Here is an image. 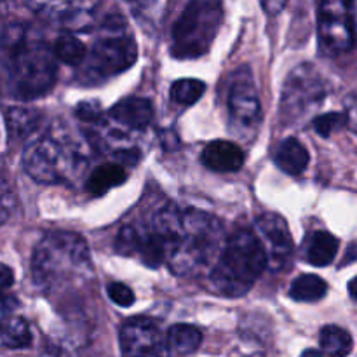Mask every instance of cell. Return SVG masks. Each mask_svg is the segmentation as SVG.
<instances>
[{
    "instance_id": "obj_13",
    "label": "cell",
    "mask_w": 357,
    "mask_h": 357,
    "mask_svg": "<svg viewBox=\"0 0 357 357\" xmlns=\"http://www.w3.org/2000/svg\"><path fill=\"white\" fill-rule=\"evenodd\" d=\"M257 237L267 255V265L272 271H281L293 255V241L288 223L275 213H264L255 222Z\"/></svg>"
},
{
    "instance_id": "obj_18",
    "label": "cell",
    "mask_w": 357,
    "mask_h": 357,
    "mask_svg": "<svg viewBox=\"0 0 357 357\" xmlns=\"http://www.w3.org/2000/svg\"><path fill=\"white\" fill-rule=\"evenodd\" d=\"M275 164L286 174L298 176L309 166V152L298 139L288 138L279 145L278 152H275Z\"/></svg>"
},
{
    "instance_id": "obj_23",
    "label": "cell",
    "mask_w": 357,
    "mask_h": 357,
    "mask_svg": "<svg viewBox=\"0 0 357 357\" xmlns=\"http://www.w3.org/2000/svg\"><path fill=\"white\" fill-rule=\"evenodd\" d=\"M328 284L324 282V279H321L319 275L314 274H305L300 275L298 279H295V282L289 288V296L296 302H319L321 298L326 296Z\"/></svg>"
},
{
    "instance_id": "obj_34",
    "label": "cell",
    "mask_w": 357,
    "mask_h": 357,
    "mask_svg": "<svg viewBox=\"0 0 357 357\" xmlns=\"http://www.w3.org/2000/svg\"><path fill=\"white\" fill-rule=\"evenodd\" d=\"M351 13H352V21H354V35H356V42H357V2L351 6Z\"/></svg>"
},
{
    "instance_id": "obj_28",
    "label": "cell",
    "mask_w": 357,
    "mask_h": 357,
    "mask_svg": "<svg viewBox=\"0 0 357 357\" xmlns=\"http://www.w3.org/2000/svg\"><path fill=\"white\" fill-rule=\"evenodd\" d=\"M14 282V274L7 265H0V321L6 319L9 316V310L13 307H9L13 303V300L6 298V291L13 286Z\"/></svg>"
},
{
    "instance_id": "obj_32",
    "label": "cell",
    "mask_w": 357,
    "mask_h": 357,
    "mask_svg": "<svg viewBox=\"0 0 357 357\" xmlns=\"http://www.w3.org/2000/svg\"><path fill=\"white\" fill-rule=\"evenodd\" d=\"M345 117H347V126L352 131L357 132V94H351L345 100Z\"/></svg>"
},
{
    "instance_id": "obj_15",
    "label": "cell",
    "mask_w": 357,
    "mask_h": 357,
    "mask_svg": "<svg viewBox=\"0 0 357 357\" xmlns=\"http://www.w3.org/2000/svg\"><path fill=\"white\" fill-rule=\"evenodd\" d=\"M202 162L206 167L218 173L239 171L244 164V152L239 145L232 142L216 139L211 142L202 152Z\"/></svg>"
},
{
    "instance_id": "obj_9",
    "label": "cell",
    "mask_w": 357,
    "mask_h": 357,
    "mask_svg": "<svg viewBox=\"0 0 357 357\" xmlns=\"http://www.w3.org/2000/svg\"><path fill=\"white\" fill-rule=\"evenodd\" d=\"M317 30L323 49L330 54L351 51L356 44L351 6L344 2H323L317 14Z\"/></svg>"
},
{
    "instance_id": "obj_19",
    "label": "cell",
    "mask_w": 357,
    "mask_h": 357,
    "mask_svg": "<svg viewBox=\"0 0 357 357\" xmlns=\"http://www.w3.org/2000/svg\"><path fill=\"white\" fill-rule=\"evenodd\" d=\"M126 180H128V173H126L124 166H121V164H103V166L96 167L91 173L89 180H87V190L93 195H103L110 188L124 183Z\"/></svg>"
},
{
    "instance_id": "obj_26",
    "label": "cell",
    "mask_w": 357,
    "mask_h": 357,
    "mask_svg": "<svg viewBox=\"0 0 357 357\" xmlns=\"http://www.w3.org/2000/svg\"><path fill=\"white\" fill-rule=\"evenodd\" d=\"M206 84L197 79H180L171 86V98L178 105H194L202 98Z\"/></svg>"
},
{
    "instance_id": "obj_29",
    "label": "cell",
    "mask_w": 357,
    "mask_h": 357,
    "mask_svg": "<svg viewBox=\"0 0 357 357\" xmlns=\"http://www.w3.org/2000/svg\"><path fill=\"white\" fill-rule=\"evenodd\" d=\"M108 296L114 303H117L119 307H131L135 303L136 296L132 293V289L129 286L122 284V282H112L108 286Z\"/></svg>"
},
{
    "instance_id": "obj_35",
    "label": "cell",
    "mask_w": 357,
    "mask_h": 357,
    "mask_svg": "<svg viewBox=\"0 0 357 357\" xmlns=\"http://www.w3.org/2000/svg\"><path fill=\"white\" fill-rule=\"evenodd\" d=\"M302 357H323V356H321V352L312 351V349H310V351H305V352H303Z\"/></svg>"
},
{
    "instance_id": "obj_6",
    "label": "cell",
    "mask_w": 357,
    "mask_h": 357,
    "mask_svg": "<svg viewBox=\"0 0 357 357\" xmlns=\"http://www.w3.org/2000/svg\"><path fill=\"white\" fill-rule=\"evenodd\" d=\"M136 59L138 47L128 24L121 16L107 17L93 49L82 63L79 79L86 84H100L131 68Z\"/></svg>"
},
{
    "instance_id": "obj_2",
    "label": "cell",
    "mask_w": 357,
    "mask_h": 357,
    "mask_svg": "<svg viewBox=\"0 0 357 357\" xmlns=\"http://www.w3.org/2000/svg\"><path fill=\"white\" fill-rule=\"evenodd\" d=\"M31 275L44 293H59L84 286L93 278L89 248L72 232H49L35 246Z\"/></svg>"
},
{
    "instance_id": "obj_17",
    "label": "cell",
    "mask_w": 357,
    "mask_h": 357,
    "mask_svg": "<svg viewBox=\"0 0 357 357\" xmlns=\"http://www.w3.org/2000/svg\"><path fill=\"white\" fill-rule=\"evenodd\" d=\"M305 260L312 267H328L338 251V239L330 232H312L303 243Z\"/></svg>"
},
{
    "instance_id": "obj_21",
    "label": "cell",
    "mask_w": 357,
    "mask_h": 357,
    "mask_svg": "<svg viewBox=\"0 0 357 357\" xmlns=\"http://www.w3.org/2000/svg\"><path fill=\"white\" fill-rule=\"evenodd\" d=\"M40 122V115L35 110L26 108H7L6 110V124L9 131L10 139H24L35 132Z\"/></svg>"
},
{
    "instance_id": "obj_4",
    "label": "cell",
    "mask_w": 357,
    "mask_h": 357,
    "mask_svg": "<svg viewBox=\"0 0 357 357\" xmlns=\"http://www.w3.org/2000/svg\"><path fill=\"white\" fill-rule=\"evenodd\" d=\"M267 267V255L257 234L239 230L227 241L209 281L216 293L243 296L250 291Z\"/></svg>"
},
{
    "instance_id": "obj_11",
    "label": "cell",
    "mask_w": 357,
    "mask_h": 357,
    "mask_svg": "<svg viewBox=\"0 0 357 357\" xmlns=\"http://www.w3.org/2000/svg\"><path fill=\"white\" fill-rule=\"evenodd\" d=\"M121 349L126 357H171L167 338L145 317L129 319L121 328Z\"/></svg>"
},
{
    "instance_id": "obj_3",
    "label": "cell",
    "mask_w": 357,
    "mask_h": 357,
    "mask_svg": "<svg viewBox=\"0 0 357 357\" xmlns=\"http://www.w3.org/2000/svg\"><path fill=\"white\" fill-rule=\"evenodd\" d=\"M86 164V146L65 128H51L28 143L23 153L24 171L38 183L72 180Z\"/></svg>"
},
{
    "instance_id": "obj_7",
    "label": "cell",
    "mask_w": 357,
    "mask_h": 357,
    "mask_svg": "<svg viewBox=\"0 0 357 357\" xmlns=\"http://www.w3.org/2000/svg\"><path fill=\"white\" fill-rule=\"evenodd\" d=\"M222 20L223 7L220 2L197 0L188 3L173 28L171 54L181 59L206 54L218 33Z\"/></svg>"
},
{
    "instance_id": "obj_22",
    "label": "cell",
    "mask_w": 357,
    "mask_h": 357,
    "mask_svg": "<svg viewBox=\"0 0 357 357\" xmlns=\"http://www.w3.org/2000/svg\"><path fill=\"white\" fill-rule=\"evenodd\" d=\"M166 338L169 347L180 354H192L202 344L201 330L192 324H174L173 328H169Z\"/></svg>"
},
{
    "instance_id": "obj_33",
    "label": "cell",
    "mask_w": 357,
    "mask_h": 357,
    "mask_svg": "<svg viewBox=\"0 0 357 357\" xmlns=\"http://www.w3.org/2000/svg\"><path fill=\"white\" fill-rule=\"evenodd\" d=\"M349 293H351L352 298L357 300V278H354L351 282H349Z\"/></svg>"
},
{
    "instance_id": "obj_31",
    "label": "cell",
    "mask_w": 357,
    "mask_h": 357,
    "mask_svg": "<svg viewBox=\"0 0 357 357\" xmlns=\"http://www.w3.org/2000/svg\"><path fill=\"white\" fill-rule=\"evenodd\" d=\"M77 117L82 119L84 122H96L101 117V108L100 105L89 101V103H80L77 107Z\"/></svg>"
},
{
    "instance_id": "obj_12",
    "label": "cell",
    "mask_w": 357,
    "mask_h": 357,
    "mask_svg": "<svg viewBox=\"0 0 357 357\" xmlns=\"http://www.w3.org/2000/svg\"><path fill=\"white\" fill-rule=\"evenodd\" d=\"M115 248L121 255L135 257L146 267H159L166 261V248L150 225H126L117 236Z\"/></svg>"
},
{
    "instance_id": "obj_20",
    "label": "cell",
    "mask_w": 357,
    "mask_h": 357,
    "mask_svg": "<svg viewBox=\"0 0 357 357\" xmlns=\"http://www.w3.org/2000/svg\"><path fill=\"white\" fill-rule=\"evenodd\" d=\"M0 342L9 349H26L31 345V330L26 319L7 316L0 321Z\"/></svg>"
},
{
    "instance_id": "obj_1",
    "label": "cell",
    "mask_w": 357,
    "mask_h": 357,
    "mask_svg": "<svg viewBox=\"0 0 357 357\" xmlns=\"http://www.w3.org/2000/svg\"><path fill=\"white\" fill-rule=\"evenodd\" d=\"M149 225L162 239L166 264L176 275H199L222 250L223 227L209 213L167 206L153 215Z\"/></svg>"
},
{
    "instance_id": "obj_16",
    "label": "cell",
    "mask_w": 357,
    "mask_h": 357,
    "mask_svg": "<svg viewBox=\"0 0 357 357\" xmlns=\"http://www.w3.org/2000/svg\"><path fill=\"white\" fill-rule=\"evenodd\" d=\"M110 117L131 129H145L153 119V107L145 98H126L110 108Z\"/></svg>"
},
{
    "instance_id": "obj_24",
    "label": "cell",
    "mask_w": 357,
    "mask_h": 357,
    "mask_svg": "<svg viewBox=\"0 0 357 357\" xmlns=\"http://www.w3.org/2000/svg\"><path fill=\"white\" fill-rule=\"evenodd\" d=\"M319 344L321 349L331 357H345L352 351V337L349 335V331L340 326H335V324L324 326L321 330Z\"/></svg>"
},
{
    "instance_id": "obj_25",
    "label": "cell",
    "mask_w": 357,
    "mask_h": 357,
    "mask_svg": "<svg viewBox=\"0 0 357 357\" xmlns=\"http://www.w3.org/2000/svg\"><path fill=\"white\" fill-rule=\"evenodd\" d=\"M52 52L56 58L61 59L63 63L72 66H79L86 61V45L79 37L72 33H61L54 42V49Z\"/></svg>"
},
{
    "instance_id": "obj_8",
    "label": "cell",
    "mask_w": 357,
    "mask_h": 357,
    "mask_svg": "<svg viewBox=\"0 0 357 357\" xmlns=\"http://www.w3.org/2000/svg\"><path fill=\"white\" fill-rule=\"evenodd\" d=\"M324 86L319 73L309 63L291 70L281 93V115L286 122H295L323 101Z\"/></svg>"
},
{
    "instance_id": "obj_14",
    "label": "cell",
    "mask_w": 357,
    "mask_h": 357,
    "mask_svg": "<svg viewBox=\"0 0 357 357\" xmlns=\"http://www.w3.org/2000/svg\"><path fill=\"white\" fill-rule=\"evenodd\" d=\"M35 10L52 21L82 30L93 21L94 3H31Z\"/></svg>"
},
{
    "instance_id": "obj_27",
    "label": "cell",
    "mask_w": 357,
    "mask_h": 357,
    "mask_svg": "<svg viewBox=\"0 0 357 357\" xmlns=\"http://www.w3.org/2000/svg\"><path fill=\"white\" fill-rule=\"evenodd\" d=\"M344 126H347V117H345L344 112H330V114L321 115V117L314 121V129L323 138H328V136H331L335 131L344 128Z\"/></svg>"
},
{
    "instance_id": "obj_30",
    "label": "cell",
    "mask_w": 357,
    "mask_h": 357,
    "mask_svg": "<svg viewBox=\"0 0 357 357\" xmlns=\"http://www.w3.org/2000/svg\"><path fill=\"white\" fill-rule=\"evenodd\" d=\"M14 206V197L13 192H10L9 185L3 178H0V225L7 222L10 211H13Z\"/></svg>"
},
{
    "instance_id": "obj_10",
    "label": "cell",
    "mask_w": 357,
    "mask_h": 357,
    "mask_svg": "<svg viewBox=\"0 0 357 357\" xmlns=\"http://www.w3.org/2000/svg\"><path fill=\"white\" fill-rule=\"evenodd\" d=\"M230 122L237 131L250 135L258 129L261 122V105L257 86L248 68H241L234 79L229 94Z\"/></svg>"
},
{
    "instance_id": "obj_5",
    "label": "cell",
    "mask_w": 357,
    "mask_h": 357,
    "mask_svg": "<svg viewBox=\"0 0 357 357\" xmlns=\"http://www.w3.org/2000/svg\"><path fill=\"white\" fill-rule=\"evenodd\" d=\"M6 42L10 45L9 87L20 100H35L52 89L56 82L54 52L44 42L23 38L21 30H9Z\"/></svg>"
}]
</instances>
